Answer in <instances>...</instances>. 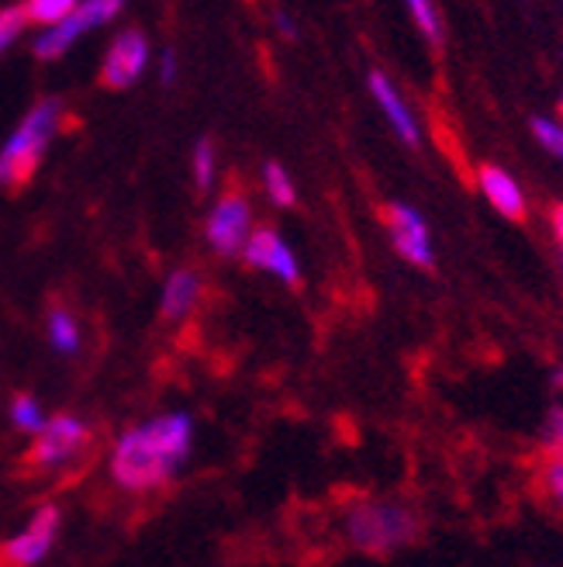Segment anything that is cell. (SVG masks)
I'll return each mask as SVG.
<instances>
[{
    "label": "cell",
    "mask_w": 563,
    "mask_h": 567,
    "mask_svg": "<svg viewBox=\"0 0 563 567\" xmlns=\"http://www.w3.org/2000/svg\"><path fill=\"white\" fill-rule=\"evenodd\" d=\"M532 481H536L540 502L563 519V461L540 457V467H536V474H532Z\"/></svg>",
    "instance_id": "cell-14"
},
{
    "label": "cell",
    "mask_w": 563,
    "mask_h": 567,
    "mask_svg": "<svg viewBox=\"0 0 563 567\" xmlns=\"http://www.w3.org/2000/svg\"><path fill=\"white\" fill-rule=\"evenodd\" d=\"M49 336H52V343L60 353H76L80 347V332H76V322L66 316V311L55 308L52 311V319H49Z\"/></svg>",
    "instance_id": "cell-18"
},
{
    "label": "cell",
    "mask_w": 563,
    "mask_h": 567,
    "mask_svg": "<svg viewBox=\"0 0 563 567\" xmlns=\"http://www.w3.org/2000/svg\"><path fill=\"white\" fill-rule=\"evenodd\" d=\"M532 125V135H536V142L546 150V153H553L556 159H563V122H556V118H532L529 122Z\"/></svg>",
    "instance_id": "cell-19"
},
{
    "label": "cell",
    "mask_w": 563,
    "mask_h": 567,
    "mask_svg": "<svg viewBox=\"0 0 563 567\" xmlns=\"http://www.w3.org/2000/svg\"><path fill=\"white\" fill-rule=\"evenodd\" d=\"M263 184H267V194L277 208H291L298 202V190H294V181L291 174L280 163H267L263 166Z\"/></svg>",
    "instance_id": "cell-16"
},
{
    "label": "cell",
    "mask_w": 563,
    "mask_h": 567,
    "mask_svg": "<svg viewBox=\"0 0 563 567\" xmlns=\"http://www.w3.org/2000/svg\"><path fill=\"white\" fill-rule=\"evenodd\" d=\"M55 533H60V508L42 505L35 513V519L28 523L18 536H11L4 547H0V567H32V564H39L49 554Z\"/></svg>",
    "instance_id": "cell-6"
},
{
    "label": "cell",
    "mask_w": 563,
    "mask_h": 567,
    "mask_svg": "<svg viewBox=\"0 0 563 567\" xmlns=\"http://www.w3.org/2000/svg\"><path fill=\"white\" fill-rule=\"evenodd\" d=\"M550 225H553V236H556V243H560V249H563V202H556V205H553V212H550Z\"/></svg>",
    "instance_id": "cell-25"
},
{
    "label": "cell",
    "mask_w": 563,
    "mask_h": 567,
    "mask_svg": "<svg viewBox=\"0 0 563 567\" xmlns=\"http://www.w3.org/2000/svg\"><path fill=\"white\" fill-rule=\"evenodd\" d=\"M73 11H76V4H70V0H35V4H28V21L60 24Z\"/></svg>",
    "instance_id": "cell-21"
},
{
    "label": "cell",
    "mask_w": 563,
    "mask_h": 567,
    "mask_svg": "<svg viewBox=\"0 0 563 567\" xmlns=\"http://www.w3.org/2000/svg\"><path fill=\"white\" fill-rule=\"evenodd\" d=\"M560 111H563V97H560Z\"/></svg>",
    "instance_id": "cell-27"
},
{
    "label": "cell",
    "mask_w": 563,
    "mask_h": 567,
    "mask_svg": "<svg viewBox=\"0 0 563 567\" xmlns=\"http://www.w3.org/2000/svg\"><path fill=\"white\" fill-rule=\"evenodd\" d=\"M190 440H194V425L190 415L184 412H170L146 425H135L115 446V461H111L115 481L132 492L163 485L187 461Z\"/></svg>",
    "instance_id": "cell-1"
},
{
    "label": "cell",
    "mask_w": 563,
    "mask_h": 567,
    "mask_svg": "<svg viewBox=\"0 0 563 567\" xmlns=\"http://www.w3.org/2000/svg\"><path fill=\"white\" fill-rule=\"evenodd\" d=\"M11 419L21 425V430H45V422H42V412H39V405L28 399V394H18L14 399V405H11Z\"/></svg>",
    "instance_id": "cell-22"
},
{
    "label": "cell",
    "mask_w": 563,
    "mask_h": 567,
    "mask_svg": "<svg viewBox=\"0 0 563 567\" xmlns=\"http://www.w3.org/2000/svg\"><path fill=\"white\" fill-rule=\"evenodd\" d=\"M242 257H246L249 267L267 270V274L280 277L284 284H301V267L294 260L291 246L280 239L273 229H267V225H263V229H252V236H249V243L242 249Z\"/></svg>",
    "instance_id": "cell-10"
},
{
    "label": "cell",
    "mask_w": 563,
    "mask_h": 567,
    "mask_svg": "<svg viewBox=\"0 0 563 567\" xmlns=\"http://www.w3.org/2000/svg\"><path fill=\"white\" fill-rule=\"evenodd\" d=\"M408 14H411L415 28L421 32V39H426L432 49H442V42H446V21H442L439 8L429 4V0H411Z\"/></svg>",
    "instance_id": "cell-15"
},
{
    "label": "cell",
    "mask_w": 563,
    "mask_h": 567,
    "mask_svg": "<svg viewBox=\"0 0 563 567\" xmlns=\"http://www.w3.org/2000/svg\"><path fill=\"white\" fill-rule=\"evenodd\" d=\"M384 221H387V233H390L394 249H398L411 267L429 270L436 264V249H432L429 225H426V218H421L415 208H408L402 202H390L384 208Z\"/></svg>",
    "instance_id": "cell-5"
},
{
    "label": "cell",
    "mask_w": 563,
    "mask_h": 567,
    "mask_svg": "<svg viewBox=\"0 0 563 567\" xmlns=\"http://www.w3.org/2000/svg\"><path fill=\"white\" fill-rule=\"evenodd\" d=\"M367 87H371L374 101L380 104L384 118L390 122L394 135H398L402 142H408L411 150H418V146H421V128H418V118H415L411 104L405 101V94L390 83V76H387V73H380V70H371Z\"/></svg>",
    "instance_id": "cell-11"
},
{
    "label": "cell",
    "mask_w": 563,
    "mask_h": 567,
    "mask_svg": "<svg viewBox=\"0 0 563 567\" xmlns=\"http://www.w3.org/2000/svg\"><path fill=\"white\" fill-rule=\"evenodd\" d=\"M194 181H197V190H208L211 181H215V146H211V138H201L194 146Z\"/></svg>",
    "instance_id": "cell-20"
},
{
    "label": "cell",
    "mask_w": 563,
    "mask_h": 567,
    "mask_svg": "<svg viewBox=\"0 0 563 567\" xmlns=\"http://www.w3.org/2000/svg\"><path fill=\"white\" fill-rule=\"evenodd\" d=\"M60 115H63V104L60 101H39L32 111H28V118L21 122V128L8 138L4 153H0V184L4 187H24L32 181L35 166L49 146V138L60 125Z\"/></svg>",
    "instance_id": "cell-3"
},
{
    "label": "cell",
    "mask_w": 563,
    "mask_h": 567,
    "mask_svg": "<svg viewBox=\"0 0 563 567\" xmlns=\"http://www.w3.org/2000/svg\"><path fill=\"white\" fill-rule=\"evenodd\" d=\"M118 11H122L118 0H94V4L76 8L70 18H63L60 24H52L49 32L35 42V55H39V60H55V55H63L76 42L80 32H87V28H94V24L111 21Z\"/></svg>",
    "instance_id": "cell-7"
},
{
    "label": "cell",
    "mask_w": 563,
    "mask_h": 567,
    "mask_svg": "<svg viewBox=\"0 0 563 567\" xmlns=\"http://www.w3.org/2000/svg\"><path fill=\"white\" fill-rule=\"evenodd\" d=\"M273 21H277V28H280V32H284L288 39H294V35H298V28H294V21H291V18H288L284 11H280V14H277Z\"/></svg>",
    "instance_id": "cell-26"
},
{
    "label": "cell",
    "mask_w": 563,
    "mask_h": 567,
    "mask_svg": "<svg viewBox=\"0 0 563 567\" xmlns=\"http://www.w3.org/2000/svg\"><path fill=\"white\" fill-rule=\"evenodd\" d=\"M540 457H556L563 461V394L550 405L546 419H543V433H540Z\"/></svg>",
    "instance_id": "cell-17"
},
{
    "label": "cell",
    "mask_w": 563,
    "mask_h": 567,
    "mask_svg": "<svg viewBox=\"0 0 563 567\" xmlns=\"http://www.w3.org/2000/svg\"><path fill=\"white\" fill-rule=\"evenodd\" d=\"M149 63V42L143 32H135V28H128V32H122L115 39V45L107 49L104 55V70H101V83L111 91H125L132 87V83L143 76Z\"/></svg>",
    "instance_id": "cell-8"
},
{
    "label": "cell",
    "mask_w": 563,
    "mask_h": 567,
    "mask_svg": "<svg viewBox=\"0 0 563 567\" xmlns=\"http://www.w3.org/2000/svg\"><path fill=\"white\" fill-rule=\"evenodd\" d=\"M159 80H163V83H174V80H177V55H174L170 49L163 52V70H159Z\"/></svg>",
    "instance_id": "cell-24"
},
{
    "label": "cell",
    "mask_w": 563,
    "mask_h": 567,
    "mask_svg": "<svg viewBox=\"0 0 563 567\" xmlns=\"http://www.w3.org/2000/svg\"><path fill=\"white\" fill-rule=\"evenodd\" d=\"M205 236H208L211 249L221 252V257H236V252L246 249V243L252 236V208L242 194H236V190L225 194L211 208Z\"/></svg>",
    "instance_id": "cell-4"
},
{
    "label": "cell",
    "mask_w": 563,
    "mask_h": 567,
    "mask_svg": "<svg viewBox=\"0 0 563 567\" xmlns=\"http://www.w3.org/2000/svg\"><path fill=\"white\" fill-rule=\"evenodd\" d=\"M477 187H481V194L488 197V205L512 218V221H522L525 218V194L519 187V181L509 174V169H501L494 163H484L481 169H477Z\"/></svg>",
    "instance_id": "cell-12"
},
{
    "label": "cell",
    "mask_w": 563,
    "mask_h": 567,
    "mask_svg": "<svg viewBox=\"0 0 563 567\" xmlns=\"http://www.w3.org/2000/svg\"><path fill=\"white\" fill-rule=\"evenodd\" d=\"M197 298H201V277H197L194 270L170 274V280H166V288H163V316L184 319L187 311L197 305Z\"/></svg>",
    "instance_id": "cell-13"
},
{
    "label": "cell",
    "mask_w": 563,
    "mask_h": 567,
    "mask_svg": "<svg viewBox=\"0 0 563 567\" xmlns=\"http://www.w3.org/2000/svg\"><path fill=\"white\" fill-rule=\"evenodd\" d=\"M24 21H28V8H8V11H0V49H8L21 35Z\"/></svg>",
    "instance_id": "cell-23"
},
{
    "label": "cell",
    "mask_w": 563,
    "mask_h": 567,
    "mask_svg": "<svg viewBox=\"0 0 563 567\" xmlns=\"http://www.w3.org/2000/svg\"><path fill=\"white\" fill-rule=\"evenodd\" d=\"M83 443H87V425H83L80 419H73V415H55L52 422H45V430L39 433L32 453H28V464L52 467V464L73 457Z\"/></svg>",
    "instance_id": "cell-9"
},
{
    "label": "cell",
    "mask_w": 563,
    "mask_h": 567,
    "mask_svg": "<svg viewBox=\"0 0 563 567\" xmlns=\"http://www.w3.org/2000/svg\"><path fill=\"white\" fill-rule=\"evenodd\" d=\"M421 536V516L402 498H367L346 513V540L359 554L387 557Z\"/></svg>",
    "instance_id": "cell-2"
}]
</instances>
